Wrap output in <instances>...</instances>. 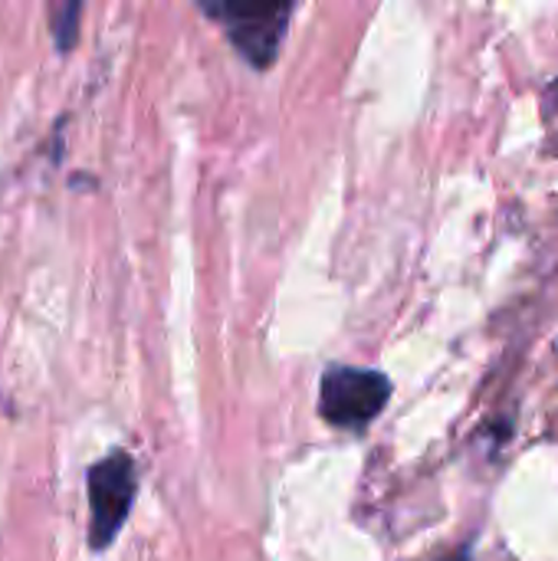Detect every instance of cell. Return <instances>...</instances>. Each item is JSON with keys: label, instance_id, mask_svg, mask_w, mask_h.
Returning a JSON list of instances; mask_svg holds the SVG:
<instances>
[{"label": "cell", "instance_id": "cell-4", "mask_svg": "<svg viewBox=\"0 0 558 561\" xmlns=\"http://www.w3.org/2000/svg\"><path fill=\"white\" fill-rule=\"evenodd\" d=\"M82 7H86V0H49V30H53V43L62 56L72 53L79 43Z\"/></svg>", "mask_w": 558, "mask_h": 561}, {"label": "cell", "instance_id": "cell-2", "mask_svg": "<svg viewBox=\"0 0 558 561\" xmlns=\"http://www.w3.org/2000/svg\"><path fill=\"white\" fill-rule=\"evenodd\" d=\"M89 546L95 552L109 549L122 526L128 523L135 493H138V477H135V460L125 450H112L99 463L89 467Z\"/></svg>", "mask_w": 558, "mask_h": 561}, {"label": "cell", "instance_id": "cell-5", "mask_svg": "<svg viewBox=\"0 0 558 561\" xmlns=\"http://www.w3.org/2000/svg\"><path fill=\"white\" fill-rule=\"evenodd\" d=\"M543 112H546L549 118H558V79L543 92Z\"/></svg>", "mask_w": 558, "mask_h": 561}, {"label": "cell", "instance_id": "cell-3", "mask_svg": "<svg viewBox=\"0 0 558 561\" xmlns=\"http://www.w3.org/2000/svg\"><path fill=\"white\" fill-rule=\"evenodd\" d=\"M388 401H391V381L388 375L372 368L335 365L322 375L319 385V414L332 427H345V431H362L365 424H372Z\"/></svg>", "mask_w": 558, "mask_h": 561}, {"label": "cell", "instance_id": "cell-1", "mask_svg": "<svg viewBox=\"0 0 558 561\" xmlns=\"http://www.w3.org/2000/svg\"><path fill=\"white\" fill-rule=\"evenodd\" d=\"M197 10L220 23L230 46L253 66L270 69L283 49L296 0H194Z\"/></svg>", "mask_w": 558, "mask_h": 561}]
</instances>
